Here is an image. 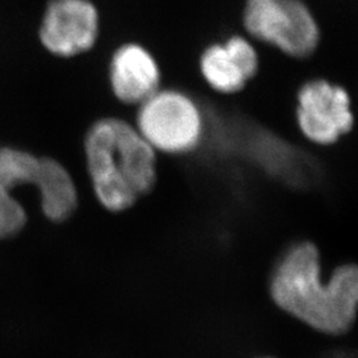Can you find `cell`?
<instances>
[{"label":"cell","instance_id":"obj_5","mask_svg":"<svg viewBox=\"0 0 358 358\" xmlns=\"http://www.w3.org/2000/svg\"><path fill=\"white\" fill-rule=\"evenodd\" d=\"M40 47L56 59L90 53L101 35V13L93 0H47L38 19Z\"/></svg>","mask_w":358,"mask_h":358},{"label":"cell","instance_id":"obj_9","mask_svg":"<svg viewBox=\"0 0 358 358\" xmlns=\"http://www.w3.org/2000/svg\"><path fill=\"white\" fill-rule=\"evenodd\" d=\"M34 186L40 194L43 214L52 222H64L76 211L78 195L75 180L59 161L40 157Z\"/></svg>","mask_w":358,"mask_h":358},{"label":"cell","instance_id":"obj_2","mask_svg":"<svg viewBox=\"0 0 358 358\" xmlns=\"http://www.w3.org/2000/svg\"><path fill=\"white\" fill-rule=\"evenodd\" d=\"M84 154L94 194L109 211L127 210L153 189L155 152L128 121H94L84 137Z\"/></svg>","mask_w":358,"mask_h":358},{"label":"cell","instance_id":"obj_10","mask_svg":"<svg viewBox=\"0 0 358 358\" xmlns=\"http://www.w3.org/2000/svg\"><path fill=\"white\" fill-rule=\"evenodd\" d=\"M27 224V213L13 195V189L0 182V241L17 235Z\"/></svg>","mask_w":358,"mask_h":358},{"label":"cell","instance_id":"obj_4","mask_svg":"<svg viewBox=\"0 0 358 358\" xmlns=\"http://www.w3.org/2000/svg\"><path fill=\"white\" fill-rule=\"evenodd\" d=\"M137 108L134 127L154 152L190 153L205 137V113L185 90L159 88Z\"/></svg>","mask_w":358,"mask_h":358},{"label":"cell","instance_id":"obj_8","mask_svg":"<svg viewBox=\"0 0 358 358\" xmlns=\"http://www.w3.org/2000/svg\"><path fill=\"white\" fill-rule=\"evenodd\" d=\"M108 83L115 100L138 106L162 88V71L153 52L140 43L129 41L112 52Z\"/></svg>","mask_w":358,"mask_h":358},{"label":"cell","instance_id":"obj_6","mask_svg":"<svg viewBox=\"0 0 358 358\" xmlns=\"http://www.w3.org/2000/svg\"><path fill=\"white\" fill-rule=\"evenodd\" d=\"M294 118L308 141L329 146L340 141L355 127L349 92L328 78H310L296 93Z\"/></svg>","mask_w":358,"mask_h":358},{"label":"cell","instance_id":"obj_3","mask_svg":"<svg viewBox=\"0 0 358 358\" xmlns=\"http://www.w3.org/2000/svg\"><path fill=\"white\" fill-rule=\"evenodd\" d=\"M245 35L294 60L313 56L321 43L316 15L304 0H244Z\"/></svg>","mask_w":358,"mask_h":358},{"label":"cell","instance_id":"obj_7","mask_svg":"<svg viewBox=\"0 0 358 358\" xmlns=\"http://www.w3.org/2000/svg\"><path fill=\"white\" fill-rule=\"evenodd\" d=\"M199 73L207 87L219 94H238L257 76L260 55L255 41L245 35H231L208 44L199 56Z\"/></svg>","mask_w":358,"mask_h":358},{"label":"cell","instance_id":"obj_1","mask_svg":"<svg viewBox=\"0 0 358 358\" xmlns=\"http://www.w3.org/2000/svg\"><path fill=\"white\" fill-rule=\"evenodd\" d=\"M269 289L287 313L327 334L348 332L356 319L357 268L344 264L322 280L320 254L312 243L289 247L276 263Z\"/></svg>","mask_w":358,"mask_h":358}]
</instances>
